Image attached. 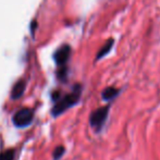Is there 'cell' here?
I'll list each match as a JSON object with an SVG mask.
<instances>
[{
	"instance_id": "cell-1",
	"label": "cell",
	"mask_w": 160,
	"mask_h": 160,
	"mask_svg": "<svg viewBox=\"0 0 160 160\" xmlns=\"http://www.w3.org/2000/svg\"><path fill=\"white\" fill-rule=\"evenodd\" d=\"M81 93H82V87L80 85H76L74 87V89L70 94H67L63 97L59 98L56 102L55 107L52 108V114L55 117L61 114L62 112H64L67 109H69L70 107L74 106L76 102H78L81 97Z\"/></svg>"
},
{
	"instance_id": "cell-4",
	"label": "cell",
	"mask_w": 160,
	"mask_h": 160,
	"mask_svg": "<svg viewBox=\"0 0 160 160\" xmlns=\"http://www.w3.org/2000/svg\"><path fill=\"white\" fill-rule=\"evenodd\" d=\"M70 52H71V48H70L69 45H62L61 47H59L53 55V58H55V61L57 62V64H64L69 59Z\"/></svg>"
},
{
	"instance_id": "cell-2",
	"label": "cell",
	"mask_w": 160,
	"mask_h": 160,
	"mask_svg": "<svg viewBox=\"0 0 160 160\" xmlns=\"http://www.w3.org/2000/svg\"><path fill=\"white\" fill-rule=\"evenodd\" d=\"M109 106H103V107L98 108L95 111L92 112L91 117H89V124L96 132H99L103 128L108 116H109Z\"/></svg>"
},
{
	"instance_id": "cell-7",
	"label": "cell",
	"mask_w": 160,
	"mask_h": 160,
	"mask_svg": "<svg viewBox=\"0 0 160 160\" xmlns=\"http://www.w3.org/2000/svg\"><path fill=\"white\" fill-rule=\"evenodd\" d=\"M112 46H113V39H109L108 42H106V44L99 49L98 53H97V56H96V59L99 60L102 57H105L107 53H109V51L111 50Z\"/></svg>"
},
{
	"instance_id": "cell-9",
	"label": "cell",
	"mask_w": 160,
	"mask_h": 160,
	"mask_svg": "<svg viewBox=\"0 0 160 160\" xmlns=\"http://www.w3.org/2000/svg\"><path fill=\"white\" fill-rule=\"evenodd\" d=\"M63 154H64V147L63 146H59V147L56 148L55 152H53V159L55 160L60 159Z\"/></svg>"
},
{
	"instance_id": "cell-8",
	"label": "cell",
	"mask_w": 160,
	"mask_h": 160,
	"mask_svg": "<svg viewBox=\"0 0 160 160\" xmlns=\"http://www.w3.org/2000/svg\"><path fill=\"white\" fill-rule=\"evenodd\" d=\"M0 160H14V152L9 149L0 152Z\"/></svg>"
},
{
	"instance_id": "cell-3",
	"label": "cell",
	"mask_w": 160,
	"mask_h": 160,
	"mask_svg": "<svg viewBox=\"0 0 160 160\" xmlns=\"http://www.w3.org/2000/svg\"><path fill=\"white\" fill-rule=\"evenodd\" d=\"M34 118V112L30 108H23L20 109L13 116V123L18 128H24L31 124Z\"/></svg>"
},
{
	"instance_id": "cell-6",
	"label": "cell",
	"mask_w": 160,
	"mask_h": 160,
	"mask_svg": "<svg viewBox=\"0 0 160 160\" xmlns=\"http://www.w3.org/2000/svg\"><path fill=\"white\" fill-rule=\"evenodd\" d=\"M119 93H120V89L119 88H116V87H107V88L103 89L101 96H102V98L105 100L109 101L112 100L113 98H116L119 95Z\"/></svg>"
},
{
	"instance_id": "cell-5",
	"label": "cell",
	"mask_w": 160,
	"mask_h": 160,
	"mask_svg": "<svg viewBox=\"0 0 160 160\" xmlns=\"http://www.w3.org/2000/svg\"><path fill=\"white\" fill-rule=\"evenodd\" d=\"M24 88H25V83H24V81H22V80L18 81L12 88L11 97H12L13 99H17V98H19V97H21L24 92Z\"/></svg>"
}]
</instances>
